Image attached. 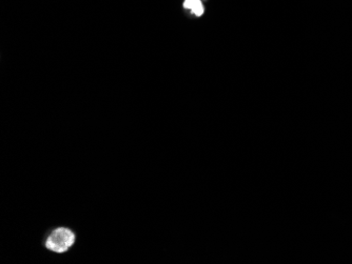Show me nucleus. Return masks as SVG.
Returning a JSON list of instances; mask_svg holds the SVG:
<instances>
[{
	"label": "nucleus",
	"instance_id": "1",
	"mask_svg": "<svg viewBox=\"0 0 352 264\" xmlns=\"http://www.w3.org/2000/svg\"><path fill=\"white\" fill-rule=\"evenodd\" d=\"M76 236L74 231L68 227H57L49 232L44 245L50 252L64 254L74 245Z\"/></svg>",
	"mask_w": 352,
	"mask_h": 264
},
{
	"label": "nucleus",
	"instance_id": "2",
	"mask_svg": "<svg viewBox=\"0 0 352 264\" xmlns=\"http://www.w3.org/2000/svg\"><path fill=\"white\" fill-rule=\"evenodd\" d=\"M183 8L190 10L195 16H202L205 12L204 6L202 0H186L185 3H183Z\"/></svg>",
	"mask_w": 352,
	"mask_h": 264
}]
</instances>
